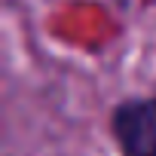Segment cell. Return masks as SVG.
<instances>
[{
    "label": "cell",
    "instance_id": "obj_1",
    "mask_svg": "<svg viewBox=\"0 0 156 156\" xmlns=\"http://www.w3.org/2000/svg\"><path fill=\"white\" fill-rule=\"evenodd\" d=\"M113 129L126 156H156V104H122L113 116Z\"/></svg>",
    "mask_w": 156,
    "mask_h": 156
}]
</instances>
